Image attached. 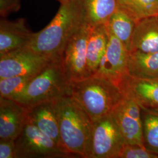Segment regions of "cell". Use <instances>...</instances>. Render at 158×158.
Returning a JSON list of instances; mask_svg holds the SVG:
<instances>
[{
	"instance_id": "1",
	"label": "cell",
	"mask_w": 158,
	"mask_h": 158,
	"mask_svg": "<svg viewBox=\"0 0 158 158\" xmlns=\"http://www.w3.org/2000/svg\"><path fill=\"white\" fill-rule=\"evenodd\" d=\"M85 23L81 0H64L51 23L34 33L25 47L52 59L62 57L68 41Z\"/></svg>"
},
{
	"instance_id": "2",
	"label": "cell",
	"mask_w": 158,
	"mask_h": 158,
	"mask_svg": "<svg viewBox=\"0 0 158 158\" xmlns=\"http://www.w3.org/2000/svg\"><path fill=\"white\" fill-rule=\"evenodd\" d=\"M70 96L93 122L110 115L124 97L118 85L97 74L70 82Z\"/></svg>"
},
{
	"instance_id": "3",
	"label": "cell",
	"mask_w": 158,
	"mask_h": 158,
	"mask_svg": "<svg viewBox=\"0 0 158 158\" xmlns=\"http://www.w3.org/2000/svg\"><path fill=\"white\" fill-rule=\"evenodd\" d=\"M53 103L63 148L73 155L87 158L93 121L70 96Z\"/></svg>"
},
{
	"instance_id": "4",
	"label": "cell",
	"mask_w": 158,
	"mask_h": 158,
	"mask_svg": "<svg viewBox=\"0 0 158 158\" xmlns=\"http://www.w3.org/2000/svg\"><path fill=\"white\" fill-rule=\"evenodd\" d=\"M66 96H70V82L63 66L62 58L57 57L31 80L18 102L29 108Z\"/></svg>"
},
{
	"instance_id": "5",
	"label": "cell",
	"mask_w": 158,
	"mask_h": 158,
	"mask_svg": "<svg viewBox=\"0 0 158 158\" xmlns=\"http://www.w3.org/2000/svg\"><path fill=\"white\" fill-rule=\"evenodd\" d=\"M17 158H60L73 155L57 144L31 121L15 139Z\"/></svg>"
},
{
	"instance_id": "6",
	"label": "cell",
	"mask_w": 158,
	"mask_h": 158,
	"mask_svg": "<svg viewBox=\"0 0 158 158\" xmlns=\"http://www.w3.org/2000/svg\"><path fill=\"white\" fill-rule=\"evenodd\" d=\"M125 145L111 114L93 122L87 158H119Z\"/></svg>"
},
{
	"instance_id": "7",
	"label": "cell",
	"mask_w": 158,
	"mask_h": 158,
	"mask_svg": "<svg viewBox=\"0 0 158 158\" xmlns=\"http://www.w3.org/2000/svg\"><path fill=\"white\" fill-rule=\"evenodd\" d=\"M53 59L26 47L0 55V79L35 76Z\"/></svg>"
},
{
	"instance_id": "8",
	"label": "cell",
	"mask_w": 158,
	"mask_h": 158,
	"mask_svg": "<svg viewBox=\"0 0 158 158\" xmlns=\"http://www.w3.org/2000/svg\"><path fill=\"white\" fill-rule=\"evenodd\" d=\"M92 27L85 23L68 41L62 62L70 82L90 76L87 66V47Z\"/></svg>"
},
{
	"instance_id": "9",
	"label": "cell",
	"mask_w": 158,
	"mask_h": 158,
	"mask_svg": "<svg viewBox=\"0 0 158 158\" xmlns=\"http://www.w3.org/2000/svg\"><path fill=\"white\" fill-rule=\"evenodd\" d=\"M124 96L111 114L121 131L125 144L143 146L141 108L134 100Z\"/></svg>"
},
{
	"instance_id": "10",
	"label": "cell",
	"mask_w": 158,
	"mask_h": 158,
	"mask_svg": "<svg viewBox=\"0 0 158 158\" xmlns=\"http://www.w3.org/2000/svg\"><path fill=\"white\" fill-rule=\"evenodd\" d=\"M108 43L106 51L102 57L95 74L111 80L115 84L127 73V61L129 51L115 36L107 25Z\"/></svg>"
},
{
	"instance_id": "11",
	"label": "cell",
	"mask_w": 158,
	"mask_h": 158,
	"mask_svg": "<svg viewBox=\"0 0 158 158\" xmlns=\"http://www.w3.org/2000/svg\"><path fill=\"white\" fill-rule=\"evenodd\" d=\"M117 85L124 96L134 100L141 109L158 111V79L136 78L127 73Z\"/></svg>"
},
{
	"instance_id": "12",
	"label": "cell",
	"mask_w": 158,
	"mask_h": 158,
	"mask_svg": "<svg viewBox=\"0 0 158 158\" xmlns=\"http://www.w3.org/2000/svg\"><path fill=\"white\" fill-rule=\"evenodd\" d=\"M29 108L11 99L0 97V139H16L29 121Z\"/></svg>"
},
{
	"instance_id": "13",
	"label": "cell",
	"mask_w": 158,
	"mask_h": 158,
	"mask_svg": "<svg viewBox=\"0 0 158 158\" xmlns=\"http://www.w3.org/2000/svg\"><path fill=\"white\" fill-rule=\"evenodd\" d=\"M33 35L25 19L9 21L2 18L0 21V55L25 47Z\"/></svg>"
},
{
	"instance_id": "14",
	"label": "cell",
	"mask_w": 158,
	"mask_h": 158,
	"mask_svg": "<svg viewBox=\"0 0 158 158\" xmlns=\"http://www.w3.org/2000/svg\"><path fill=\"white\" fill-rule=\"evenodd\" d=\"M28 115L29 121L63 148L53 101L41 102L29 108Z\"/></svg>"
},
{
	"instance_id": "15",
	"label": "cell",
	"mask_w": 158,
	"mask_h": 158,
	"mask_svg": "<svg viewBox=\"0 0 158 158\" xmlns=\"http://www.w3.org/2000/svg\"><path fill=\"white\" fill-rule=\"evenodd\" d=\"M131 51L144 53L158 52V17H147L136 23Z\"/></svg>"
},
{
	"instance_id": "16",
	"label": "cell",
	"mask_w": 158,
	"mask_h": 158,
	"mask_svg": "<svg viewBox=\"0 0 158 158\" xmlns=\"http://www.w3.org/2000/svg\"><path fill=\"white\" fill-rule=\"evenodd\" d=\"M127 73L136 78L158 79V52L144 53L129 51Z\"/></svg>"
},
{
	"instance_id": "17",
	"label": "cell",
	"mask_w": 158,
	"mask_h": 158,
	"mask_svg": "<svg viewBox=\"0 0 158 158\" xmlns=\"http://www.w3.org/2000/svg\"><path fill=\"white\" fill-rule=\"evenodd\" d=\"M108 43L106 25L93 27L87 47V66L90 76L96 73Z\"/></svg>"
},
{
	"instance_id": "18",
	"label": "cell",
	"mask_w": 158,
	"mask_h": 158,
	"mask_svg": "<svg viewBox=\"0 0 158 158\" xmlns=\"http://www.w3.org/2000/svg\"><path fill=\"white\" fill-rule=\"evenodd\" d=\"M85 20L91 27L106 25L118 8V0H81Z\"/></svg>"
},
{
	"instance_id": "19",
	"label": "cell",
	"mask_w": 158,
	"mask_h": 158,
	"mask_svg": "<svg viewBox=\"0 0 158 158\" xmlns=\"http://www.w3.org/2000/svg\"><path fill=\"white\" fill-rule=\"evenodd\" d=\"M106 25L113 34L123 44L127 49L130 51L135 22L118 7Z\"/></svg>"
},
{
	"instance_id": "20",
	"label": "cell",
	"mask_w": 158,
	"mask_h": 158,
	"mask_svg": "<svg viewBox=\"0 0 158 158\" xmlns=\"http://www.w3.org/2000/svg\"><path fill=\"white\" fill-rule=\"evenodd\" d=\"M118 7L135 23L147 17L158 16V0H118Z\"/></svg>"
},
{
	"instance_id": "21",
	"label": "cell",
	"mask_w": 158,
	"mask_h": 158,
	"mask_svg": "<svg viewBox=\"0 0 158 158\" xmlns=\"http://www.w3.org/2000/svg\"><path fill=\"white\" fill-rule=\"evenodd\" d=\"M143 147L158 155V111L141 109Z\"/></svg>"
},
{
	"instance_id": "22",
	"label": "cell",
	"mask_w": 158,
	"mask_h": 158,
	"mask_svg": "<svg viewBox=\"0 0 158 158\" xmlns=\"http://www.w3.org/2000/svg\"><path fill=\"white\" fill-rule=\"evenodd\" d=\"M35 76H14L0 79V97L19 102Z\"/></svg>"
},
{
	"instance_id": "23",
	"label": "cell",
	"mask_w": 158,
	"mask_h": 158,
	"mask_svg": "<svg viewBox=\"0 0 158 158\" xmlns=\"http://www.w3.org/2000/svg\"><path fill=\"white\" fill-rule=\"evenodd\" d=\"M119 158H158V155L148 151L143 146L125 144Z\"/></svg>"
},
{
	"instance_id": "24",
	"label": "cell",
	"mask_w": 158,
	"mask_h": 158,
	"mask_svg": "<svg viewBox=\"0 0 158 158\" xmlns=\"http://www.w3.org/2000/svg\"><path fill=\"white\" fill-rule=\"evenodd\" d=\"M0 158H17L15 139H0Z\"/></svg>"
},
{
	"instance_id": "25",
	"label": "cell",
	"mask_w": 158,
	"mask_h": 158,
	"mask_svg": "<svg viewBox=\"0 0 158 158\" xmlns=\"http://www.w3.org/2000/svg\"><path fill=\"white\" fill-rule=\"evenodd\" d=\"M21 6V0H0V15L6 18L12 12L18 11Z\"/></svg>"
},
{
	"instance_id": "26",
	"label": "cell",
	"mask_w": 158,
	"mask_h": 158,
	"mask_svg": "<svg viewBox=\"0 0 158 158\" xmlns=\"http://www.w3.org/2000/svg\"><path fill=\"white\" fill-rule=\"evenodd\" d=\"M57 1H58L60 3V2H63V1H64V0H57Z\"/></svg>"
},
{
	"instance_id": "27",
	"label": "cell",
	"mask_w": 158,
	"mask_h": 158,
	"mask_svg": "<svg viewBox=\"0 0 158 158\" xmlns=\"http://www.w3.org/2000/svg\"></svg>"
}]
</instances>
